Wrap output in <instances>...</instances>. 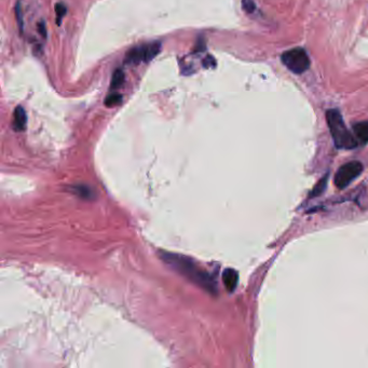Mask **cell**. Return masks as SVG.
<instances>
[{
  "mask_svg": "<svg viewBox=\"0 0 368 368\" xmlns=\"http://www.w3.org/2000/svg\"><path fill=\"white\" fill-rule=\"evenodd\" d=\"M123 101V96L120 93H111L106 97L105 99V105L107 107H116L120 105Z\"/></svg>",
  "mask_w": 368,
  "mask_h": 368,
  "instance_id": "obj_10",
  "label": "cell"
},
{
  "mask_svg": "<svg viewBox=\"0 0 368 368\" xmlns=\"http://www.w3.org/2000/svg\"><path fill=\"white\" fill-rule=\"evenodd\" d=\"M38 32L40 33L42 37L46 38L47 37V28H46V24L43 22H39L38 23Z\"/></svg>",
  "mask_w": 368,
  "mask_h": 368,
  "instance_id": "obj_16",
  "label": "cell"
},
{
  "mask_svg": "<svg viewBox=\"0 0 368 368\" xmlns=\"http://www.w3.org/2000/svg\"><path fill=\"white\" fill-rule=\"evenodd\" d=\"M327 181H328L327 175H326L325 177H323L322 180H321L319 183H317L316 185L314 186V188H313V190H312L311 193H310V197H311V198H314V197H319V196H321L322 193L324 192L325 188H326V186H327Z\"/></svg>",
  "mask_w": 368,
  "mask_h": 368,
  "instance_id": "obj_11",
  "label": "cell"
},
{
  "mask_svg": "<svg viewBox=\"0 0 368 368\" xmlns=\"http://www.w3.org/2000/svg\"><path fill=\"white\" fill-rule=\"evenodd\" d=\"M67 12V8L64 3L59 2V3H56L55 6V13H56V18H57V25H59V19L62 21V18H64V16H65Z\"/></svg>",
  "mask_w": 368,
  "mask_h": 368,
  "instance_id": "obj_13",
  "label": "cell"
},
{
  "mask_svg": "<svg viewBox=\"0 0 368 368\" xmlns=\"http://www.w3.org/2000/svg\"><path fill=\"white\" fill-rule=\"evenodd\" d=\"M242 4L246 12H253L254 10H255V4H254L252 0H243Z\"/></svg>",
  "mask_w": 368,
  "mask_h": 368,
  "instance_id": "obj_15",
  "label": "cell"
},
{
  "mask_svg": "<svg viewBox=\"0 0 368 368\" xmlns=\"http://www.w3.org/2000/svg\"><path fill=\"white\" fill-rule=\"evenodd\" d=\"M203 66H204L205 68H211V67H215L216 63H215V59H214V57L212 55H207L204 59H203Z\"/></svg>",
  "mask_w": 368,
  "mask_h": 368,
  "instance_id": "obj_14",
  "label": "cell"
},
{
  "mask_svg": "<svg viewBox=\"0 0 368 368\" xmlns=\"http://www.w3.org/2000/svg\"><path fill=\"white\" fill-rule=\"evenodd\" d=\"M166 256L163 257V259H166L167 263H170L176 270L182 272L184 276L199 283L201 286H204L207 290H214L213 281L208 276V275L201 271L197 266L192 265L190 260L183 256L181 257L175 255H167V254H166Z\"/></svg>",
  "mask_w": 368,
  "mask_h": 368,
  "instance_id": "obj_2",
  "label": "cell"
},
{
  "mask_svg": "<svg viewBox=\"0 0 368 368\" xmlns=\"http://www.w3.org/2000/svg\"><path fill=\"white\" fill-rule=\"evenodd\" d=\"M27 122V116L26 111L24 110V108L18 106L16 108V110L13 112V129L16 131H24L25 127H26Z\"/></svg>",
  "mask_w": 368,
  "mask_h": 368,
  "instance_id": "obj_7",
  "label": "cell"
},
{
  "mask_svg": "<svg viewBox=\"0 0 368 368\" xmlns=\"http://www.w3.org/2000/svg\"><path fill=\"white\" fill-rule=\"evenodd\" d=\"M363 172V164L359 161L348 162L339 167L335 174L334 183L338 189H345L356 180Z\"/></svg>",
  "mask_w": 368,
  "mask_h": 368,
  "instance_id": "obj_4",
  "label": "cell"
},
{
  "mask_svg": "<svg viewBox=\"0 0 368 368\" xmlns=\"http://www.w3.org/2000/svg\"><path fill=\"white\" fill-rule=\"evenodd\" d=\"M354 135L359 145H366L368 143V121H362L353 126Z\"/></svg>",
  "mask_w": 368,
  "mask_h": 368,
  "instance_id": "obj_5",
  "label": "cell"
},
{
  "mask_svg": "<svg viewBox=\"0 0 368 368\" xmlns=\"http://www.w3.org/2000/svg\"><path fill=\"white\" fill-rule=\"evenodd\" d=\"M126 64H138L142 62H145V55H144V49L143 46L135 47L128 51L126 58H124Z\"/></svg>",
  "mask_w": 368,
  "mask_h": 368,
  "instance_id": "obj_8",
  "label": "cell"
},
{
  "mask_svg": "<svg viewBox=\"0 0 368 368\" xmlns=\"http://www.w3.org/2000/svg\"><path fill=\"white\" fill-rule=\"evenodd\" d=\"M16 17H17V22H18V26L19 29V33L23 34L24 31V19H23V11H22V4L19 1L17 2L16 4Z\"/></svg>",
  "mask_w": 368,
  "mask_h": 368,
  "instance_id": "obj_12",
  "label": "cell"
},
{
  "mask_svg": "<svg viewBox=\"0 0 368 368\" xmlns=\"http://www.w3.org/2000/svg\"><path fill=\"white\" fill-rule=\"evenodd\" d=\"M222 282L228 292H233L238 286L239 275L236 270L226 269L222 273Z\"/></svg>",
  "mask_w": 368,
  "mask_h": 368,
  "instance_id": "obj_6",
  "label": "cell"
},
{
  "mask_svg": "<svg viewBox=\"0 0 368 368\" xmlns=\"http://www.w3.org/2000/svg\"><path fill=\"white\" fill-rule=\"evenodd\" d=\"M284 66L294 74H303L310 67V58L305 49L294 48L285 51L281 56Z\"/></svg>",
  "mask_w": 368,
  "mask_h": 368,
  "instance_id": "obj_3",
  "label": "cell"
},
{
  "mask_svg": "<svg viewBox=\"0 0 368 368\" xmlns=\"http://www.w3.org/2000/svg\"><path fill=\"white\" fill-rule=\"evenodd\" d=\"M124 80H126V76H124L123 71H121V69H117V71H115V73H113L112 74L110 88L113 89V90L119 89L124 83Z\"/></svg>",
  "mask_w": 368,
  "mask_h": 368,
  "instance_id": "obj_9",
  "label": "cell"
},
{
  "mask_svg": "<svg viewBox=\"0 0 368 368\" xmlns=\"http://www.w3.org/2000/svg\"><path fill=\"white\" fill-rule=\"evenodd\" d=\"M326 121L335 146L339 149H353L359 146L356 139L346 126L341 113L337 109L326 111Z\"/></svg>",
  "mask_w": 368,
  "mask_h": 368,
  "instance_id": "obj_1",
  "label": "cell"
}]
</instances>
